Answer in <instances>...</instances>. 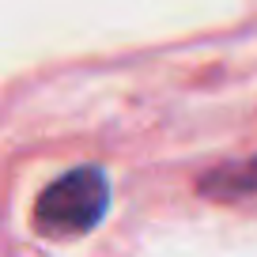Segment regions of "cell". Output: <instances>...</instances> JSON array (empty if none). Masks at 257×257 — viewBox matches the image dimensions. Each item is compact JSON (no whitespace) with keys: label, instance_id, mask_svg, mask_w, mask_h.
Returning <instances> with one entry per match:
<instances>
[{"label":"cell","instance_id":"cell-1","mask_svg":"<svg viewBox=\"0 0 257 257\" xmlns=\"http://www.w3.org/2000/svg\"><path fill=\"white\" fill-rule=\"evenodd\" d=\"M110 204V185L106 174L95 167L68 170L57 178L34 204V227L49 238H80L102 219Z\"/></svg>","mask_w":257,"mask_h":257}]
</instances>
